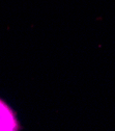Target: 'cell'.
Segmentation results:
<instances>
[{
	"label": "cell",
	"instance_id": "cell-1",
	"mask_svg": "<svg viewBox=\"0 0 115 131\" xmlns=\"http://www.w3.org/2000/svg\"><path fill=\"white\" fill-rule=\"evenodd\" d=\"M19 124L11 108L0 99V131H18Z\"/></svg>",
	"mask_w": 115,
	"mask_h": 131
}]
</instances>
